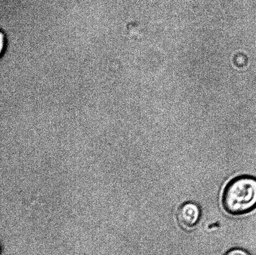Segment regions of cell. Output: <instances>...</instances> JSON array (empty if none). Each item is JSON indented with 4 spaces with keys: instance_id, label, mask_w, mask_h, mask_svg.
<instances>
[{
    "instance_id": "3",
    "label": "cell",
    "mask_w": 256,
    "mask_h": 255,
    "mask_svg": "<svg viewBox=\"0 0 256 255\" xmlns=\"http://www.w3.org/2000/svg\"><path fill=\"white\" fill-rule=\"evenodd\" d=\"M224 255H250V254L244 249L234 248L228 251Z\"/></svg>"
},
{
    "instance_id": "4",
    "label": "cell",
    "mask_w": 256,
    "mask_h": 255,
    "mask_svg": "<svg viewBox=\"0 0 256 255\" xmlns=\"http://www.w3.org/2000/svg\"><path fill=\"white\" fill-rule=\"evenodd\" d=\"M7 39L5 34L2 32L1 34V54H4L5 49H6Z\"/></svg>"
},
{
    "instance_id": "2",
    "label": "cell",
    "mask_w": 256,
    "mask_h": 255,
    "mask_svg": "<svg viewBox=\"0 0 256 255\" xmlns=\"http://www.w3.org/2000/svg\"><path fill=\"white\" fill-rule=\"evenodd\" d=\"M202 215V209L196 203L186 202L178 209L176 219L180 228L184 231H190L199 224Z\"/></svg>"
},
{
    "instance_id": "1",
    "label": "cell",
    "mask_w": 256,
    "mask_h": 255,
    "mask_svg": "<svg viewBox=\"0 0 256 255\" xmlns=\"http://www.w3.org/2000/svg\"><path fill=\"white\" fill-rule=\"evenodd\" d=\"M222 203L230 216L252 213L256 209V177L242 175L230 180L222 192Z\"/></svg>"
}]
</instances>
